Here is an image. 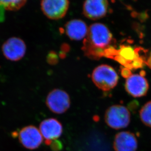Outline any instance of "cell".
Here are the masks:
<instances>
[{
    "label": "cell",
    "mask_w": 151,
    "mask_h": 151,
    "mask_svg": "<svg viewBox=\"0 0 151 151\" xmlns=\"http://www.w3.org/2000/svg\"><path fill=\"white\" fill-rule=\"evenodd\" d=\"M113 41V36L108 27L101 23H95L88 27L82 50L89 58L99 59L105 55L106 50Z\"/></svg>",
    "instance_id": "obj_1"
},
{
    "label": "cell",
    "mask_w": 151,
    "mask_h": 151,
    "mask_svg": "<svg viewBox=\"0 0 151 151\" xmlns=\"http://www.w3.org/2000/svg\"><path fill=\"white\" fill-rule=\"evenodd\" d=\"M91 79L98 88L106 91L116 87L118 76L113 68L107 65H102L94 68L91 74Z\"/></svg>",
    "instance_id": "obj_2"
},
{
    "label": "cell",
    "mask_w": 151,
    "mask_h": 151,
    "mask_svg": "<svg viewBox=\"0 0 151 151\" xmlns=\"http://www.w3.org/2000/svg\"><path fill=\"white\" fill-rule=\"evenodd\" d=\"M105 121L110 128L119 130L125 128L131 122L130 111L126 107L120 105H113L107 109Z\"/></svg>",
    "instance_id": "obj_3"
},
{
    "label": "cell",
    "mask_w": 151,
    "mask_h": 151,
    "mask_svg": "<svg viewBox=\"0 0 151 151\" xmlns=\"http://www.w3.org/2000/svg\"><path fill=\"white\" fill-rule=\"evenodd\" d=\"M46 105L49 110L56 114H62L67 111L70 106V99L66 91L55 88L47 94Z\"/></svg>",
    "instance_id": "obj_4"
},
{
    "label": "cell",
    "mask_w": 151,
    "mask_h": 151,
    "mask_svg": "<svg viewBox=\"0 0 151 151\" xmlns=\"http://www.w3.org/2000/svg\"><path fill=\"white\" fill-rule=\"evenodd\" d=\"M1 51L4 57L11 61H18L24 57L27 46L24 40L17 37H10L3 43Z\"/></svg>",
    "instance_id": "obj_5"
},
{
    "label": "cell",
    "mask_w": 151,
    "mask_h": 151,
    "mask_svg": "<svg viewBox=\"0 0 151 151\" xmlns=\"http://www.w3.org/2000/svg\"><path fill=\"white\" fill-rule=\"evenodd\" d=\"M43 14L50 20L63 18L67 13L70 1L67 0H43L40 3Z\"/></svg>",
    "instance_id": "obj_6"
},
{
    "label": "cell",
    "mask_w": 151,
    "mask_h": 151,
    "mask_svg": "<svg viewBox=\"0 0 151 151\" xmlns=\"http://www.w3.org/2000/svg\"><path fill=\"white\" fill-rule=\"evenodd\" d=\"M15 134L18 137L20 143L29 150L37 149L43 142V137L40 130L33 125L23 127Z\"/></svg>",
    "instance_id": "obj_7"
},
{
    "label": "cell",
    "mask_w": 151,
    "mask_h": 151,
    "mask_svg": "<svg viewBox=\"0 0 151 151\" xmlns=\"http://www.w3.org/2000/svg\"><path fill=\"white\" fill-rule=\"evenodd\" d=\"M39 129L47 145L50 146L54 141H57V139L63 134V126L61 123L55 118L44 120L40 123Z\"/></svg>",
    "instance_id": "obj_8"
},
{
    "label": "cell",
    "mask_w": 151,
    "mask_h": 151,
    "mask_svg": "<svg viewBox=\"0 0 151 151\" xmlns=\"http://www.w3.org/2000/svg\"><path fill=\"white\" fill-rule=\"evenodd\" d=\"M108 6V2L105 0L86 1L83 5V14L91 20L99 19L107 14Z\"/></svg>",
    "instance_id": "obj_9"
},
{
    "label": "cell",
    "mask_w": 151,
    "mask_h": 151,
    "mask_svg": "<svg viewBox=\"0 0 151 151\" xmlns=\"http://www.w3.org/2000/svg\"><path fill=\"white\" fill-rule=\"evenodd\" d=\"M125 88L133 97H142L147 94L149 84L146 79L141 75L132 74L126 81Z\"/></svg>",
    "instance_id": "obj_10"
},
{
    "label": "cell",
    "mask_w": 151,
    "mask_h": 151,
    "mask_svg": "<svg viewBox=\"0 0 151 151\" xmlns=\"http://www.w3.org/2000/svg\"><path fill=\"white\" fill-rule=\"evenodd\" d=\"M113 147L115 151H136L138 147L137 139L131 132H121L115 135Z\"/></svg>",
    "instance_id": "obj_11"
},
{
    "label": "cell",
    "mask_w": 151,
    "mask_h": 151,
    "mask_svg": "<svg viewBox=\"0 0 151 151\" xmlns=\"http://www.w3.org/2000/svg\"><path fill=\"white\" fill-rule=\"evenodd\" d=\"M66 35L71 40L79 41L87 36L88 28L85 22L80 19H73L64 27Z\"/></svg>",
    "instance_id": "obj_12"
},
{
    "label": "cell",
    "mask_w": 151,
    "mask_h": 151,
    "mask_svg": "<svg viewBox=\"0 0 151 151\" xmlns=\"http://www.w3.org/2000/svg\"><path fill=\"white\" fill-rule=\"evenodd\" d=\"M130 46H122L117 50V55L114 57L117 62L130 70L133 68L131 64L135 59L139 57L138 51Z\"/></svg>",
    "instance_id": "obj_13"
},
{
    "label": "cell",
    "mask_w": 151,
    "mask_h": 151,
    "mask_svg": "<svg viewBox=\"0 0 151 151\" xmlns=\"http://www.w3.org/2000/svg\"><path fill=\"white\" fill-rule=\"evenodd\" d=\"M140 118L142 122L151 128V101L146 103L139 111Z\"/></svg>",
    "instance_id": "obj_14"
},
{
    "label": "cell",
    "mask_w": 151,
    "mask_h": 151,
    "mask_svg": "<svg viewBox=\"0 0 151 151\" xmlns=\"http://www.w3.org/2000/svg\"><path fill=\"white\" fill-rule=\"evenodd\" d=\"M27 1L24 0L15 1H0V4L4 10L9 11H17L26 4Z\"/></svg>",
    "instance_id": "obj_15"
},
{
    "label": "cell",
    "mask_w": 151,
    "mask_h": 151,
    "mask_svg": "<svg viewBox=\"0 0 151 151\" xmlns=\"http://www.w3.org/2000/svg\"><path fill=\"white\" fill-rule=\"evenodd\" d=\"M121 75L125 78L127 79L130 77V76H131L132 74L131 71L130 70H129V68H124L121 70Z\"/></svg>",
    "instance_id": "obj_16"
},
{
    "label": "cell",
    "mask_w": 151,
    "mask_h": 151,
    "mask_svg": "<svg viewBox=\"0 0 151 151\" xmlns=\"http://www.w3.org/2000/svg\"><path fill=\"white\" fill-rule=\"evenodd\" d=\"M146 63L151 68V53L150 56L149 57L148 59L147 60V61L146 62Z\"/></svg>",
    "instance_id": "obj_17"
}]
</instances>
